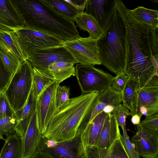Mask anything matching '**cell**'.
<instances>
[{"mask_svg":"<svg viewBox=\"0 0 158 158\" xmlns=\"http://www.w3.org/2000/svg\"><path fill=\"white\" fill-rule=\"evenodd\" d=\"M116 7L125 29L123 72L139 87L158 85V28L135 19L121 0Z\"/></svg>","mask_w":158,"mask_h":158,"instance_id":"cell-1","label":"cell"},{"mask_svg":"<svg viewBox=\"0 0 158 158\" xmlns=\"http://www.w3.org/2000/svg\"><path fill=\"white\" fill-rule=\"evenodd\" d=\"M11 1L25 27L53 35L64 42L81 37L74 20L58 13L42 0Z\"/></svg>","mask_w":158,"mask_h":158,"instance_id":"cell-2","label":"cell"},{"mask_svg":"<svg viewBox=\"0 0 158 158\" xmlns=\"http://www.w3.org/2000/svg\"><path fill=\"white\" fill-rule=\"evenodd\" d=\"M98 94L92 92L69 98L56 110L41 137L56 142L73 138Z\"/></svg>","mask_w":158,"mask_h":158,"instance_id":"cell-3","label":"cell"},{"mask_svg":"<svg viewBox=\"0 0 158 158\" xmlns=\"http://www.w3.org/2000/svg\"><path fill=\"white\" fill-rule=\"evenodd\" d=\"M125 34L123 23L116 7L110 22L96 41L101 64L116 75L124 68Z\"/></svg>","mask_w":158,"mask_h":158,"instance_id":"cell-4","label":"cell"},{"mask_svg":"<svg viewBox=\"0 0 158 158\" xmlns=\"http://www.w3.org/2000/svg\"><path fill=\"white\" fill-rule=\"evenodd\" d=\"M32 68L27 60L21 64L4 92L15 112L23 107L30 93L32 84Z\"/></svg>","mask_w":158,"mask_h":158,"instance_id":"cell-5","label":"cell"},{"mask_svg":"<svg viewBox=\"0 0 158 158\" xmlns=\"http://www.w3.org/2000/svg\"><path fill=\"white\" fill-rule=\"evenodd\" d=\"M76 77L82 94L92 92L100 94L111 86L114 76L92 65L77 64Z\"/></svg>","mask_w":158,"mask_h":158,"instance_id":"cell-6","label":"cell"},{"mask_svg":"<svg viewBox=\"0 0 158 158\" xmlns=\"http://www.w3.org/2000/svg\"><path fill=\"white\" fill-rule=\"evenodd\" d=\"M14 31L27 60L39 50L64 45V42L55 36L25 27Z\"/></svg>","mask_w":158,"mask_h":158,"instance_id":"cell-7","label":"cell"},{"mask_svg":"<svg viewBox=\"0 0 158 158\" xmlns=\"http://www.w3.org/2000/svg\"><path fill=\"white\" fill-rule=\"evenodd\" d=\"M37 151L44 152L52 158H85V148L80 135H76L72 139L59 142L41 137Z\"/></svg>","mask_w":158,"mask_h":158,"instance_id":"cell-8","label":"cell"},{"mask_svg":"<svg viewBox=\"0 0 158 158\" xmlns=\"http://www.w3.org/2000/svg\"><path fill=\"white\" fill-rule=\"evenodd\" d=\"M97 40L89 37L80 38L64 42V46L76 63L85 64H101L96 45Z\"/></svg>","mask_w":158,"mask_h":158,"instance_id":"cell-9","label":"cell"},{"mask_svg":"<svg viewBox=\"0 0 158 158\" xmlns=\"http://www.w3.org/2000/svg\"><path fill=\"white\" fill-rule=\"evenodd\" d=\"M60 83L55 81L51 84L38 97L36 112L39 128L41 135L56 110V92Z\"/></svg>","mask_w":158,"mask_h":158,"instance_id":"cell-10","label":"cell"},{"mask_svg":"<svg viewBox=\"0 0 158 158\" xmlns=\"http://www.w3.org/2000/svg\"><path fill=\"white\" fill-rule=\"evenodd\" d=\"M122 102V93L114 90L110 86L103 92L99 94L93 105L82 120L76 135H81L87 125L107 105L115 106Z\"/></svg>","mask_w":158,"mask_h":158,"instance_id":"cell-11","label":"cell"},{"mask_svg":"<svg viewBox=\"0 0 158 158\" xmlns=\"http://www.w3.org/2000/svg\"><path fill=\"white\" fill-rule=\"evenodd\" d=\"M131 139L132 144L139 155L144 158H158V132L149 131L140 123Z\"/></svg>","mask_w":158,"mask_h":158,"instance_id":"cell-12","label":"cell"},{"mask_svg":"<svg viewBox=\"0 0 158 158\" xmlns=\"http://www.w3.org/2000/svg\"><path fill=\"white\" fill-rule=\"evenodd\" d=\"M27 60L33 67L47 71L49 65L59 60L76 63L74 58L64 46L47 48L39 50Z\"/></svg>","mask_w":158,"mask_h":158,"instance_id":"cell-13","label":"cell"},{"mask_svg":"<svg viewBox=\"0 0 158 158\" xmlns=\"http://www.w3.org/2000/svg\"><path fill=\"white\" fill-rule=\"evenodd\" d=\"M142 106L147 109L146 116L158 112V85L139 87L136 89L130 110V115L132 116L137 114Z\"/></svg>","mask_w":158,"mask_h":158,"instance_id":"cell-14","label":"cell"},{"mask_svg":"<svg viewBox=\"0 0 158 158\" xmlns=\"http://www.w3.org/2000/svg\"><path fill=\"white\" fill-rule=\"evenodd\" d=\"M118 0H87L85 12L92 15L103 31L110 22Z\"/></svg>","mask_w":158,"mask_h":158,"instance_id":"cell-15","label":"cell"},{"mask_svg":"<svg viewBox=\"0 0 158 158\" xmlns=\"http://www.w3.org/2000/svg\"><path fill=\"white\" fill-rule=\"evenodd\" d=\"M41 138L36 111L21 138L22 158H30L35 153Z\"/></svg>","mask_w":158,"mask_h":158,"instance_id":"cell-16","label":"cell"},{"mask_svg":"<svg viewBox=\"0 0 158 158\" xmlns=\"http://www.w3.org/2000/svg\"><path fill=\"white\" fill-rule=\"evenodd\" d=\"M37 96L33 85L23 107L15 112L17 123L15 129V134L21 138L24 135L30 122L36 111Z\"/></svg>","mask_w":158,"mask_h":158,"instance_id":"cell-17","label":"cell"},{"mask_svg":"<svg viewBox=\"0 0 158 158\" xmlns=\"http://www.w3.org/2000/svg\"><path fill=\"white\" fill-rule=\"evenodd\" d=\"M24 27V21L11 0H0V29L15 31Z\"/></svg>","mask_w":158,"mask_h":158,"instance_id":"cell-18","label":"cell"},{"mask_svg":"<svg viewBox=\"0 0 158 158\" xmlns=\"http://www.w3.org/2000/svg\"><path fill=\"white\" fill-rule=\"evenodd\" d=\"M119 127L114 116L111 113L107 114L95 146L103 149L110 148L115 140L121 135Z\"/></svg>","mask_w":158,"mask_h":158,"instance_id":"cell-19","label":"cell"},{"mask_svg":"<svg viewBox=\"0 0 158 158\" xmlns=\"http://www.w3.org/2000/svg\"><path fill=\"white\" fill-rule=\"evenodd\" d=\"M107 114L103 111L98 114L82 133L81 138L85 148L96 146Z\"/></svg>","mask_w":158,"mask_h":158,"instance_id":"cell-20","label":"cell"},{"mask_svg":"<svg viewBox=\"0 0 158 158\" xmlns=\"http://www.w3.org/2000/svg\"><path fill=\"white\" fill-rule=\"evenodd\" d=\"M0 47L14 56L21 63L27 60L14 31L0 29Z\"/></svg>","mask_w":158,"mask_h":158,"instance_id":"cell-21","label":"cell"},{"mask_svg":"<svg viewBox=\"0 0 158 158\" xmlns=\"http://www.w3.org/2000/svg\"><path fill=\"white\" fill-rule=\"evenodd\" d=\"M75 64L64 60H59L50 64L45 71L59 83L75 74Z\"/></svg>","mask_w":158,"mask_h":158,"instance_id":"cell-22","label":"cell"},{"mask_svg":"<svg viewBox=\"0 0 158 158\" xmlns=\"http://www.w3.org/2000/svg\"><path fill=\"white\" fill-rule=\"evenodd\" d=\"M77 26L81 30L87 31L90 38L97 40L103 30L98 22L91 15L85 12L79 13L74 18Z\"/></svg>","mask_w":158,"mask_h":158,"instance_id":"cell-23","label":"cell"},{"mask_svg":"<svg viewBox=\"0 0 158 158\" xmlns=\"http://www.w3.org/2000/svg\"><path fill=\"white\" fill-rule=\"evenodd\" d=\"M5 140L0 158H22L21 138L15 134L9 136Z\"/></svg>","mask_w":158,"mask_h":158,"instance_id":"cell-24","label":"cell"},{"mask_svg":"<svg viewBox=\"0 0 158 158\" xmlns=\"http://www.w3.org/2000/svg\"><path fill=\"white\" fill-rule=\"evenodd\" d=\"M129 11L134 18L154 29L158 28V11L139 6Z\"/></svg>","mask_w":158,"mask_h":158,"instance_id":"cell-25","label":"cell"},{"mask_svg":"<svg viewBox=\"0 0 158 158\" xmlns=\"http://www.w3.org/2000/svg\"><path fill=\"white\" fill-rule=\"evenodd\" d=\"M58 13L70 19L74 20L80 12L73 5L65 0H42Z\"/></svg>","mask_w":158,"mask_h":158,"instance_id":"cell-26","label":"cell"},{"mask_svg":"<svg viewBox=\"0 0 158 158\" xmlns=\"http://www.w3.org/2000/svg\"><path fill=\"white\" fill-rule=\"evenodd\" d=\"M32 84L37 96L51 84L56 81L45 71L32 68Z\"/></svg>","mask_w":158,"mask_h":158,"instance_id":"cell-27","label":"cell"},{"mask_svg":"<svg viewBox=\"0 0 158 158\" xmlns=\"http://www.w3.org/2000/svg\"><path fill=\"white\" fill-rule=\"evenodd\" d=\"M85 158H118L114 143L109 149L100 148L93 146L85 148Z\"/></svg>","mask_w":158,"mask_h":158,"instance_id":"cell-28","label":"cell"},{"mask_svg":"<svg viewBox=\"0 0 158 158\" xmlns=\"http://www.w3.org/2000/svg\"><path fill=\"white\" fill-rule=\"evenodd\" d=\"M139 87L138 82L131 78L127 81L122 93L123 105L131 109L134 96L136 89Z\"/></svg>","mask_w":158,"mask_h":158,"instance_id":"cell-29","label":"cell"},{"mask_svg":"<svg viewBox=\"0 0 158 158\" xmlns=\"http://www.w3.org/2000/svg\"><path fill=\"white\" fill-rule=\"evenodd\" d=\"M17 120L15 114L13 115L0 118V134L6 137L15 134Z\"/></svg>","mask_w":158,"mask_h":158,"instance_id":"cell-30","label":"cell"},{"mask_svg":"<svg viewBox=\"0 0 158 158\" xmlns=\"http://www.w3.org/2000/svg\"><path fill=\"white\" fill-rule=\"evenodd\" d=\"M0 57L6 69L14 73L22 64L14 56L0 47Z\"/></svg>","mask_w":158,"mask_h":158,"instance_id":"cell-31","label":"cell"},{"mask_svg":"<svg viewBox=\"0 0 158 158\" xmlns=\"http://www.w3.org/2000/svg\"><path fill=\"white\" fill-rule=\"evenodd\" d=\"M111 113L115 118L118 126L122 127V130L126 129V119L130 115L129 109L120 103L115 106Z\"/></svg>","mask_w":158,"mask_h":158,"instance_id":"cell-32","label":"cell"},{"mask_svg":"<svg viewBox=\"0 0 158 158\" xmlns=\"http://www.w3.org/2000/svg\"><path fill=\"white\" fill-rule=\"evenodd\" d=\"M15 111L11 106L4 92L0 93V118L13 115Z\"/></svg>","mask_w":158,"mask_h":158,"instance_id":"cell-33","label":"cell"},{"mask_svg":"<svg viewBox=\"0 0 158 158\" xmlns=\"http://www.w3.org/2000/svg\"><path fill=\"white\" fill-rule=\"evenodd\" d=\"M13 74L5 67L0 57V93L5 92Z\"/></svg>","mask_w":158,"mask_h":158,"instance_id":"cell-34","label":"cell"},{"mask_svg":"<svg viewBox=\"0 0 158 158\" xmlns=\"http://www.w3.org/2000/svg\"><path fill=\"white\" fill-rule=\"evenodd\" d=\"M69 87L58 85L56 96V110L69 99Z\"/></svg>","mask_w":158,"mask_h":158,"instance_id":"cell-35","label":"cell"},{"mask_svg":"<svg viewBox=\"0 0 158 158\" xmlns=\"http://www.w3.org/2000/svg\"><path fill=\"white\" fill-rule=\"evenodd\" d=\"M120 138L125 151L130 158H141L140 156L134 148L126 129L123 130V135H121Z\"/></svg>","mask_w":158,"mask_h":158,"instance_id":"cell-36","label":"cell"},{"mask_svg":"<svg viewBox=\"0 0 158 158\" xmlns=\"http://www.w3.org/2000/svg\"><path fill=\"white\" fill-rule=\"evenodd\" d=\"M140 124L144 128L151 131L158 132V112L145 116Z\"/></svg>","mask_w":158,"mask_h":158,"instance_id":"cell-37","label":"cell"},{"mask_svg":"<svg viewBox=\"0 0 158 158\" xmlns=\"http://www.w3.org/2000/svg\"><path fill=\"white\" fill-rule=\"evenodd\" d=\"M128 79V77L123 71L114 77L111 86L115 90L122 93Z\"/></svg>","mask_w":158,"mask_h":158,"instance_id":"cell-38","label":"cell"},{"mask_svg":"<svg viewBox=\"0 0 158 158\" xmlns=\"http://www.w3.org/2000/svg\"><path fill=\"white\" fill-rule=\"evenodd\" d=\"M120 137L114 142L116 155L118 158H130L123 146Z\"/></svg>","mask_w":158,"mask_h":158,"instance_id":"cell-39","label":"cell"},{"mask_svg":"<svg viewBox=\"0 0 158 158\" xmlns=\"http://www.w3.org/2000/svg\"><path fill=\"white\" fill-rule=\"evenodd\" d=\"M73 5L80 13L84 12L87 0H65Z\"/></svg>","mask_w":158,"mask_h":158,"instance_id":"cell-40","label":"cell"},{"mask_svg":"<svg viewBox=\"0 0 158 158\" xmlns=\"http://www.w3.org/2000/svg\"><path fill=\"white\" fill-rule=\"evenodd\" d=\"M30 158H52L48 154L40 151H37Z\"/></svg>","mask_w":158,"mask_h":158,"instance_id":"cell-41","label":"cell"},{"mask_svg":"<svg viewBox=\"0 0 158 158\" xmlns=\"http://www.w3.org/2000/svg\"><path fill=\"white\" fill-rule=\"evenodd\" d=\"M140 117L138 114H136L132 116L131 121L134 125L139 124L140 122Z\"/></svg>","mask_w":158,"mask_h":158,"instance_id":"cell-42","label":"cell"},{"mask_svg":"<svg viewBox=\"0 0 158 158\" xmlns=\"http://www.w3.org/2000/svg\"><path fill=\"white\" fill-rule=\"evenodd\" d=\"M115 107V106L111 105H107L104 109L103 111L106 114L111 113Z\"/></svg>","mask_w":158,"mask_h":158,"instance_id":"cell-43","label":"cell"},{"mask_svg":"<svg viewBox=\"0 0 158 158\" xmlns=\"http://www.w3.org/2000/svg\"><path fill=\"white\" fill-rule=\"evenodd\" d=\"M0 139H4L3 136L1 134H0Z\"/></svg>","mask_w":158,"mask_h":158,"instance_id":"cell-44","label":"cell"}]
</instances>
